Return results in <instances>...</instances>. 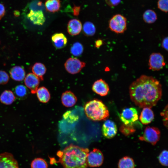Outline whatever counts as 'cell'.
I'll return each instance as SVG.
<instances>
[{"instance_id": "6da1fadb", "label": "cell", "mask_w": 168, "mask_h": 168, "mask_svg": "<svg viewBox=\"0 0 168 168\" xmlns=\"http://www.w3.org/2000/svg\"><path fill=\"white\" fill-rule=\"evenodd\" d=\"M129 93L131 100L137 106L151 108L161 98L162 86L154 77L143 75L131 84Z\"/></svg>"}, {"instance_id": "7a4b0ae2", "label": "cell", "mask_w": 168, "mask_h": 168, "mask_svg": "<svg viewBox=\"0 0 168 168\" xmlns=\"http://www.w3.org/2000/svg\"><path fill=\"white\" fill-rule=\"evenodd\" d=\"M89 152L87 148L70 144L57 152L58 162L64 168H87L86 157Z\"/></svg>"}, {"instance_id": "3957f363", "label": "cell", "mask_w": 168, "mask_h": 168, "mask_svg": "<svg viewBox=\"0 0 168 168\" xmlns=\"http://www.w3.org/2000/svg\"><path fill=\"white\" fill-rule=\"evenodd\" d=\"M87 117L93 121L106 120L109 116L107 107L101 100L94 99L87 102L84 106Z\"/></svg>"}, {"instance_id": "277c9868", "label": "cell", "mask_w": 168, "mask_h": 168, "mask_svg": "<svg viewBox=\"0 0 168 168\" xmlns=\"http://www.w3.org/2000/svg\"><path fill=\"white\" fill-rule=\"evenodd\" d=\"M127 19L120 14L113 16L109 21V26L112 31L117 33L121 34L127 29Z\"/></svg>"}, {"instance_id": "5b68a950", "label": "cell", "mask_w": 168, "mask_h": 168, "mask_svg": "<svg viewBox=\"0 0 168 168\" xmlns=\"http://www.w3.org/2000/svg\"><path fill=\"white\" fill-rule=\"evenodd\" d=\"M160 137V131L158 128L147 126L145 128L143 135L139 138V139L154 145L159 140Z\"/></svg>"}, {"instance_id": "8992f818", "label": "cell", "mask_w": 168, "mask_h": 168, "mask_svg": "<svg viewBox=\"0 0 168 168\" xmlns=\"http://www.w3.org/2000/svg\"><path fill=\"white\" fill-rule=\"evenodd\" d=\"M104 159L102 152L99 149L94 148L87 154L86 157L87 166L91 167H99L102 165Z\"/></svg>"}, {"instance_id": "52a82bcc", "label": "cell", "mask_w": 168, "mask_h": 168, "mask_svg": "<svg viewBox=\"0 0 168 168\" xmlns=\"http://www.w3.org/2000/svg\"><path fill=\"white\" fill-rule=\"evenodd\" d=\"M85 62L76 58H70L64 63L66 70L69 73L75 74L79 72L85 67Z\"/></svg>"}, {"instance_id": "ba28073f", "label": "cell", "mask_w": 168, "mask_h": 168, "mask_svg": "<svg viewBox=\"0 0 168 168\" xmlns=\"http://www.w3.org/2000/svg\"><path fill=\"white\" fill-rule=\"evenodd\" d=\"M165 65L163 56L159 53H153L148 60L149 69L153 71H159Z\"/></svg>"}, {"instance_id": "9c48e42d", "label": "cell", "mask_w": 168, "mask_h": 168, "mask_svg": "<svg viewBox=\"0 0 168 168\" xmlns=\"http://www.w3.org/2000/svg\"><path fill=\"white\" fill-rule=\"evenodd\" d=\"M120 118L124 124H133L138 119V111L133 107L125 108L120 114Z\"/></svg>"}, {"instance_id": "30bf717a", "label": "cell", "mask_w": 168, "mask_h": 168, "mask_svg": "<svg viewBox=\"0 0 168 168\" xmlns=\"http://www.w3.org/2000/svg\"><path fill=\"white\" fill-rule=\"evenodd\" d=\"M0 168H19L17 161L11 153L0 154Z\"/></svg>"}, {"instance_id": "8fae6325", "label": "cell", "mask_w": 168, "mask_h": 168, "mask_svg": "<svg viewBox=\"0 0 168 168\" xmlns=\"http://www.w3.org/2000/svg\"><path fill=\"white\" fill-rule=\"evenodd\" d=\"M102 133L104 136L108 139L114 137L117 132V128L115 124L112 120H106L102 127Z\"/></svg>"}, {"instance_id": "7c38bea8", "label": "cell", "mask_w": 168, "mask_h": 168, "mask_svg": "<svg viewBox=\"0 0 168 168\" xmlns=\"http://www.w3.org/2000/svg\"><path fill=\"white\" fill-rule=\"evenodd\" d=\"M40 80L33 73H30L26 76L24 79L25 84L26 86L30 90L32 94L36 93L40 84Z\"/></svg>"}, {"instance_id": "4fadbf2b", "label": "cell", "mask_w": 168, "mask_h": 168, "mask_svg": "<svg viewBox=\"0 0 168 168\" xmlns=\"http://www.w3.org/2000/svg\"><path fill=\"white\" fill-rule=\"evenodd\" d=\"M93 91L97 94L101 96L107 95L109 91L108 84L104 80L100 79L96 81L92 86Z\"/></svg>"}, {"instance_id": "5bb4252c", "label": "cell", "mask_w": 168, "mask_h": 168, "mask_svg": "<svg viewBox=\"0 0 168 168\" xmlns=\"http://www.w3.org/2000/svg\"><path fill=\"white\" fill-rule=\"evenodd\" d=\"M63 105L67 107H72L76 103L77 99L73 93L70 91L63 92L61 97Z\"/></svg>"}, {"instance_id": "9a60e30c", "label": "cell", "mask_w": 168, "mask_h": 168, "mask_svg": "<svg viewBox=\"0 0 168 168\" xmlns=\"http://www.w3.org/2000/svg\"><path fill=\"white\" fill-rule=\"evenodd\" d=\"M82 29V24L79 20L74 19L69 21L67 26V31L70 35L72 36L78 35Z\"/></svg>"}, {"instance_id": "2e32d148", "label": "cell", "mask_w": 168, "mask_h": 168, "mask_svg": "<svg viewBox=\"0 0 168 168\" xmlns=\"http://www.w3.org/2000/svg\"><path fill=\"white\" fill-rule=\"evenodd\" d=\"M10 74L12 78L17 81H23L26 76L23 68L19 66H16L12 68Z\"/></svg>"}, {"instance_id": "e0dca14e", "label": "cell", "mask_w": 168, "mask_h": 168, "mask_svg": "<svg viewBox=\"0 0 168 168\" xmlns=\"http://www.w3.org/2000/svg\"><path fill=\"white\" fill-rule=\"evenodd\" d=\"M28 17L34 24L38 25H42L45 21V18L41 11L31 10Z\"/></svg>"}, {"instance_id": "ac0fdd59", "label": "cell", "mask_w": 168, "mask_h": 168, "mask_svg": "<svg viewBox=\"0 0 168 168\" xmlns=\"http://www.w3.org/2000/svg\"><path fill=\"white\" fill-rule=\"evenodd\" d=\"M52 40L55 47L58 49L64 47L67 43V39L65 36L62 33H56L51 37Z\"/></svg>"}, {"instance_id": "d6986e66", "label": "cell", "mask_w": 168, "mask_h": 168, "mask_svg": "<svg viewBox=\"0 0 168 168\" xmlns=\"http://www.w3.org/2000/svg\"><path fill=\"white\" fill-rule=\"evenodd\" d=\"M154 119V114L151 108H143L139 117V119L143 124L150 123Z\"/></svg>"}, {"instance_id": "ffe728a7", "label": "cell", "mask_w": 168, "mask_h": 168, "mask_svg": "<svg viewBox=\"0 0 168 168\" xmlns=\"http://www.w3.org/2000/svg\"><path fill=\"white\" fill-rule=\"evenodd\" d=\"M16 97L13 93L10 90H5L0 96V101L6 105H10L15 100Z\"/></svg>"}, {"instance_id": "44dd1931", "label": "cell", "mask_w": 168, "mask_h": 168, "mask_svg": "<svg viewBox=\"0 0 168 168\" xmlns=\"http://www.w3.org/2000/svg\"><path fill=\"white\" fill-rule=\"evenodd\" d=\"M36 93L38 99L41 102L46 103L50 99V94L48 90L44 86L38 88Z\"/></svg>"}, {"instance_id": "7402d4cb", "label": "cell", "mask_w": 168, "mask_h": 168, "mask_svg": "<svg viewBox=\"0 0 168 168\" xmlns=\"http://www.w3.org/2000/svg\"><path fill=\"white\" fill-rule=\"evenodd\" d=\"M33 73L37 76L40 80H43V76L46 71L45 66L40 63H36L32 67Z\"/></svg>"}, {"instance_id": "603a6c76", "label": "cell", "mask_w": 168, "mask_h": 168, "mask_svg": "<svg viewBox=\"0 0 168 168\" xmlns=\"http://www.w3.org/2000/svg\"><path fill=\"white\" fill-rule=\"evenodd\" d=\"M46 10L50 12H55L59 10L61 7L60 0H46L45 2Z\"/></svg>"}, {"instance_id": "cb8c5ba5", "label": "cell", "mask_w": 168, "mask_h": 168, "mask_svg": "<svg viewBox=\"0 0 168 168\" xmlns=\"http://www.w3.org/2000/svg\"><path fill=\"white\" fill-rule=\"evenodd\" d=\"M14 93L16 97L19 99L22 100L27 97L28 91L25 86L23 85H19L15 88Z\"/></svg>"}, {"instance_id": "d4e9b609", "label": "cell", "mask_w": 168, "mask_h": 168, "mask_svg": "<svg viewBox=\"0 0 168 168\" xmlns=\"http://www.w3.org/2000/svg\"><path fill=\"white\" fill-rule=\"evenodd\" d=\"M144 21L148 24L155 22L157 19V14L156 12L152 9L145 11L142 15Z\"/></svg>"}, {"instance_id": "484cf974", "label": "cell", "mask_w": 168, "mask_h": 168, "mask_svg": "<svg viewBox=\"0 0 168 168\" xmlns=\"http://www.w3.org/2000/svg\"><path fill=\"white\" fill-rule=\"evenodd\" d=\"M135 163L131 157L125 156L121 158L119 161L118 168H134Z\"/></svg>"}, {"instance_id": "4316f807", "label": "cell", "mask_w": 168, "mask_h": 168, "mask_svg": "<svg viewBox=\"0 0 168 168\" xmlns=\"http://www.w3.org/2000/svg\"><path fill=\"white\" fill-rule=\"evenodd\" d=\"M84 34L87 36H92L95 33L96 27L94 24L90 21H86L83 24L82 27Z\"/></svg>"}, {"instance_id": "83f0119b", "label": "cell", "mask_w": 168, "mask_h": 168, "mask_svg": "<svg viewBox=\"0 0 168 168\" xmlns=\"http://www.w3.org/2000/svg\"><path fill=\"white\" fill-rule=\"evenodd\" d=\"M83 51V47L79 42L74 43L71 48L70 52L72 54L76 56H80Z\"/></svg>"}, {"instance_id": "f1b7e54d", "label": "cell", "mask_w": 168, "mask_h": 168, "mask_svg": "<svg viewBox=\"0 0 168 168\" xmlns=\"http://www.w3.org/2000/svg\"><path fill=\"white\" fill-rule=\"evenodd\" d=\"M46 162L40 158L34 159L31 163V168H48Z\"/></svg>"}, {"instance_id": "f546056e", "label": "cell", "mask_w": 168, "mask_h": 168, "mask_svg": "<svg viewBox=\"0 0 168 168\" xmlns=\"http://www.w3.org/2000/svg\"><path fill=\"white\" fill-rule=\"evenodd\" d=\"M132 125L124 124L120 127L119 130L125 136H128L132 134L136 131Z\"/></svg>"}, {"instance_id": "4dcf8cb0", "label": "cell", "mask_w": 168, "mask_h": 168, "mask_svg": "<svg viewBox=\"0 0 168 168\" xmlns=\"http://www.w3.org/2000/svg\"><path fill=\"white\" fill-rule=\"evenodd\" d=\"M160 164L164 166H168V151L166 150L163 151L160 154L158 158Z\"/></svg>"}, {"instance_id": "1f68e13d", "label": "cell", "mask_w": 168, "mask_h": 168, "mask_svg": "<svg viewBox=\"0 0 168 168\" xmlns=\"http://www.w3.org/2000/svg\"><path fill=\"white\" fill-rule=\"evenodd\" d=\"M157 6L160 10L167 13L168 11V0H158Z\"/></svg>"}, {"instance_id": "d6a6232c", "label": "cell", "mask_w": 168, "mask_h": 168, "mask_svg": "<svg viewBox=\"0 0 168 168\" xmlns=\"http://www.w3.org/2000/svg\"><path fill=\"white\" fill-rule=\"evenodd\" d=\"M9 80V76L5 71L0 70V85L7 84Z\"/></svg>"}, {"instance_id": "836d02e7", "label": "cell", "mask_w": 168, "mask_h": 168, "mask_svg": "<svg viewBox=\"0 0 168 168\" xmlns=\"http://www.w3.org/2000/svg\"><path fill=\"white\" fill-rule=\"evenodd\" d=\"M167 105L163 110V111L161 113V115L163 117V122L164 125L166 127H167V119H168V110Z\"/></svg>"}, {"instance_id": "e575fe53", "label": "cell", "mask_w": 168, "mask_h": 168, "mask_svg": "<svg viewBox=\"0 0 168 168\" xmlns=\"http://www.w3.org/2000/svg\"><path fill=\"white\" fill-rule=\"evenodd\" d=\"M106 4L110 7L118 5L121 2V0H105Z\"/></svg>"}, {"instance_id": "d590c367", "label": "cell", "mask_w": 168, "mask_h": 168, "mask_svg": "<svg viewBox=\"0 0 168 168\" xmlns=\"http://www.w3.org/2000/svg\"><path fill=\"white\" fill-rule=\"evenodd\" d=\"M162 47L165 50H168V37L164 38L161 43Z\"/></svg>"}, {"instance_id": "8d00e7d4", "label": "cell", "mask_w": 168, "mask_h": 168, "mask_svg": "<svg viewBox=\"0 0 168 168\" xmlns=\"http://www.w3.org/2000/svg\"><path fill=\"white\" fill-rule=\"evenodd\" d=\"M5 10L4 6L2 4L0 3V20L5 15Z\"/></svg>"}, {"instance_id": "74e56055", "label": "cell", "mask_w": 168, "mask_h": 168, "mask_svg": "<svg viewBox=\"0 0 168 168\" xmlns=\"http://www.w3.org/2000/svg\"><path fill=\"white\" fill-rule=\"evenodd\" d=\"M103 44V41L100 39H99L96 41L95 43V47L97 48H99Z\"/></svg>"}, {"instance_id": "f35d334b", "label": "cell", "mask_w": 168, "mask_h": 168, "mask_svg": "<svg viewBox=\"0 0 168 168\" xmlns=\"http://www.w3.org/2000/svg\"><path fill=\"white\" fill-rule=\"evenodd\" d=\"M80 7H78L75 6L73 7L74 14L75 15H77L79 13Z\"/></svg>"}, {"instance_id": "ab89813d", "label": "cell", "mask_w": 168, "mask_h": 168, "mask_svg": "<svg viewBox=\"0 0 168 168\" xmlns=\"http://www.w3.org/2000/svg\"></svg>"}]
</instances>
